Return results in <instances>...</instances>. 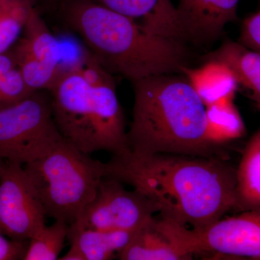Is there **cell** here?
<instances>
[{
	"label": "cell",
	"instance_id": "cell-8",
	"mask_svg": "<svg viewBox=\"0 0 260 260\" xmlns=\"http://www.w3.org/2000/svg\"><path fill=\"white\" fill-rule=\"evenodd\" d=\"M158 209L145 195L126 189L123 182L106 176L95 197L72 226L101 231H135Z\"/></svg>",
	"mask_w": 260,
	"mask_h": 260
},
{
	"label": "cell",
	"instance_id": "cell-25",
	"mask_svg": "<svg viewBox=\"0 0 260 260\" xmlns=\"http://www.w3.org/2000/svg\"><path fill=\"white\" fill-rule=\"evenodd\" d=\"M256 107H257L258 110L260 112V105H256Z\"/></svg>",
	"mask_w": 260,
	"mask_h": 260
},
{
	"label": "cell",
	"instance_id": "cell-12",
	"mask_svg": "<svg viewBox=\"0 0 260 260\" xmlns=\"http://www.w3.org/2000/svg\"><path fill=\"white\" fill-rule=\"evenodd\" d=\"M192 256L171 237L155 215L135 231L118 255L121 260H189Z\"/></svg>",
	"mask_w": 260,
	"mask_h": 260
},
{
	"label": "cell",
	"instance_id": "cell-2",
	"mask_svg": "<svg viewBox=\"0 0 260 260\" xmlns=\"http://www.w3.org/2000/svg\"><path fill=\"white\" fill-rule=\"evenodd\" d=\"M133 121L127 132L131 155L156 153L220 157L207 136L206 107L186 78L153 75L133 82Z\"/></svg>",
	"mask_w": 260,
	"mask_h": 260
},
{
	"label": "cell",
	"instance_id": "cell-5",
	"mask_svg": "<svg viewBox=\"0 0 260 260\" xmlns=\"http://www.w3.org/2000/svg\"><path fill=\"white\" fill-rule=\"evenodd\" d=\"M47 216L71 225L109 174L107 164L64 139L42 158L23 165Z\"/></svg>",
	"mask_w": 260,
	"mask_h": 260
},
{
	"label": "cell",
	"instance_id": "cell-9",
	"mask_svg": "<svg viewBox=\"0 0 260 260\" xmlns=\"http://www.w3.org/2000/svg\"><path fill=\"white\" fill-rule=\"evenodd\" d=\"M45 209L23 165L6 161L0 176V233L26 242L46 225Z\"/></svg>",
	"mask_w": 260,
	"mask_h": 260
},
{
	"label": "cell",
	"instance_id": "cell-1",
	"mask_svg": "<svg viewBox=\"0 0 260 260\" xmlns=\"http://www.w3.org/2000/svg\"><path fill=\"white\" fill-rule=\"evenodd\" d=\"M108 175L133 186L160 218L202 229L236 209V169L225 158L156 153L107 162Z\"/></svg>",
	"mask_w": 260,
	"mask_h": 260
},
{
	"label": "cell",
	"instance_id": "cell-15",
	"mask_svg": "<svg viewBox=\"0 0 260 260\" xmlns=\"http://www.w3.org/2000/svg\"><path fill=\"white\" fill-rule=\"evenodd\" d=\"M13 48L49 69L59 72L64 69L61 64L60 43L36 8L25 25L23 37Z\"/></svg>",
	"mask_w": 260,
	"mask_h": 260
},
{
	"label": "cell",
	"instance_id": "cell-11",
	"mask_svg": "<svg viewBox=\"0 0 260 260\" xmlns=\"http://www.w3.org/2000/svg\"><path fill=\"white\" fill-rule=\"evenodd\" d=\"M127 17L150 35L185 42L172 0H91Z\"/></svg>",
	"mask_w": 260,
	"mask_h": 260
},
{
	"label": "cell",
	"instance_id": "cell-10",
	"mask_svg": "<svg viewBox=\"0 0 260 260\" xmlns=\"http://www.w3.org/2000/svg\"><path fill=\"white\" fill-rule=\"evenodd\" d=\"M239 0H179L178 16L186 40L209 43L237 19Z\"/></svg>",
	"mask_w": 260,
	"mask_h": 260
},
{
	"label": "cell",
	"instance_id": "cell-17",
	"mask_svg": "<svg viewBox=\"0 0 260 260\" xmlns=\"http://www.w3.org/2000/svg\"><path fill=\"white\" fill-rule=\"evenodd\" d=\"M225 63L234 71L239 85L250 93L251 99L260 105V53L241 43L226 42L207 56Z\"/></svg>",
	"mask_w": 260,
	"mask_h": 260
},
{
	"label": "cell",
	"instance_id": "cell-4",
	"mask_svg": "<svg viewBox=\"0 0 260 260\" xmlns=\"http://www.w3.org/2000/svg\"><path fill=\"white\" fill-rule=\"evenodd\" d=\"M65 19L89 52L111 75L131 82L182 73L184 43L150 35L133 20L91 0H68Z\"/></svg>",
	"mask_w": 260,
	"mask_h": 260
},
{
	"label": "cell",
	"instance_id": "cell-26",
	"mask_svg": "<svg viewBox=\"0 0 260 260\" xmlns=\"http://www.w3.org/2000/svg\"></svg>",
	"mask_w": 260,
	"mask_h": 260
},
{
	"label": "cell",
	"instance_id": "cell-14",
	"mask_svg": "<svg viewBox=\"0 0 260 260\" xmlns=\"http://www.w3.org/2000/svg\"><path fill=\"white\" fill-rule=\"evenodd\" d=\"M182 73L205 107L223 99H234L239 84L234 71L221 61L210 59L198 68L185 66Z\"/></svg>",
	"mask_w": 260,
	"mask_h": 260
},
{
	"label": "cell",
	"instance_id": "cell-24",
	"mask_svg": "<svg viewBox=\"0 0 260 260\" xmlns=\"http://www.w3.org/2000/svg\"><path fill=\"white\" fill-rule=\"evenodd\" d=\"M5 164L4 159L0 158V176H1L2 172H3V169H4Z\"/></svg>",
	"mask_w": 260,
	"mask_h": 260
},
{
	"label": "cell",
	"instance_id": "cell-20",
	"mask_svg": "<svg viewBox=\"0 0 260 260\" xmlns=\"http://www.w3.org/2000/svg\"><path fill=\"white\" fill-rule=\"evenodd\" d=\"M69 227L61 220H55L49 226L44 225L29 239L23 260L59 259L68 239Z\"/></svg>",
	"mask_w": 260,
	"mask_h": 260
},
{
	"label": "cell",
	"instance_id": "cell-16",
	"mask_svg": "<svg viewBox=\"0 0 260 260\" xmlns=\"http://www.w3.org/2000/svg\"><path fill=\"white\" fill-rule=\"evenodd\" d=\"M236 211L260 210V126L236 169Z\"/></svg>",
	"mask_w": 260,
	"mask_h": 260
},
{
	"label": "cell",
	"instance_id": "cell-7",
	"mask_svg": "<svg viewBox=\"0 0 260 260\" xmlns=\"http://www.w3.org/2000/svg\"><path fill=\"white\" fill-rule=\"evenodd\" d=\"M171 237L189 254H217L260 260V210L223 217L209 226L189 229L161 218Z\"/></svg>",
	"mask_w": 260,
	"mask_h": 260
},
{
	"label": "cell",
	"instance_id": "cell-19",
	"mask_svg": "<svg viewBox=\"0 0 260 260\" xmlns=\"http://www.w3.org/2000/svg\"><path fill=\"white\" fill-rule=\"evenodd\" d=\"M34 9V0H0V54L18 42Z\"/></svg>",
	"mask_w": 260,
	"mask_h": 260
},
{
	"label": "cell",
	"instance_id": "cell-13",
	"mask_svg": "<svg viewBox=\"0 0 260 260\" xmlns=\"http://www.w3.org/2000/svg\"><path fill=\"white\" fill-rule=\"evenodd\" d=\"M135 231H101L70 225L68 239L70 248L59 259L109 260L118 257Z\"/></svg>",
	"mask_w": 260,
	"mask_h": 260
},
{
	"label": "cell",
	"instance_id": "cell-6",
	"mask_svg": "<svg viewBox=\"0 0 260 260\" xmlns=\"http://www.w3.org/2000/svg\"><path fill=\"white\" fill-rule=\"evenodd\" d=\"M64 140L53 116L50 95L37 91L0 109V158L25 165Z\"/></svg>",
	"mask_w": 260,
	"mask_h": 260
},
{
	"label": "cell",
	"instance_id": "cell-21",
	"mask_svg": "<svg viewBox=\"0 0 260 260\" xmlns=\"http://www.w3.org/2000/svg\"><path fill=\"white\" fill-rule=\"evenodd\" d=\"M17 67L13 48L0 54V109L16 104L22 96L18 80L9 72Z\"/></svg>",
	"mask_w": 260,
	"mask_h": 260
},
{
	"label": "cell",
	"instance_id": "cell-23",
	"mask_svg": "<svg viewBox=\"0 0 260 260\" xmlns=\"http://www.w3.org/2000/svg\"><path fill=\"white\" fill-rule=\"evenodd\" d=\"M27 247L25 242L13 240L0 233V260H23Z\"/></svg>",
	"mask_w": 260,
	"mask_h": 260
},
{
	"label": "cell",
	"instance_id": "cell-18",
	"mask_svg": "<svg viewBox=\"0 0 260 260\" xmlns=\"http://www.w3.org/2000/svg\"><path fill=\"white\" fill-rule=\"evenodd\" d=\"M207 136L212 144L221 147L239 139L246 133L245 125L234 99H221L206 106Z\"/></svg>",
	"mask_w": 260,
	"mask_h": 260
},
{
	"label": "cell",
	"instance_id": "cell-3",
	"mask_svg": "<svg viewBox=\"0 0 260 260\" xmlns=\"http://www.w3.org/2000/svg\"><path fill=\"white\" fill-rule=\"evenodd\" d=\"M83 59L64 68L49 91L56 125L84 153L105 150L128 158L125 117L112 75L89 51Z\"/></svg>",
	"mask_w": 260,
	"mask_h": 260
},
{
	"label": "cell",
	"instance_id": "cell-22",
	"mask_svg": "<svg viewBox=\"0 0 260 260\" xmlns=\"http://www.w3.org/2000/svg\"><path fill=\"white\" fill-rule=\"evenodd\" d=\"M240 43L260 53V10L246 18L243 23Z\"/></svg>",
	"mask_w": 260,
	"mask_h": 260
}]
</instances>
